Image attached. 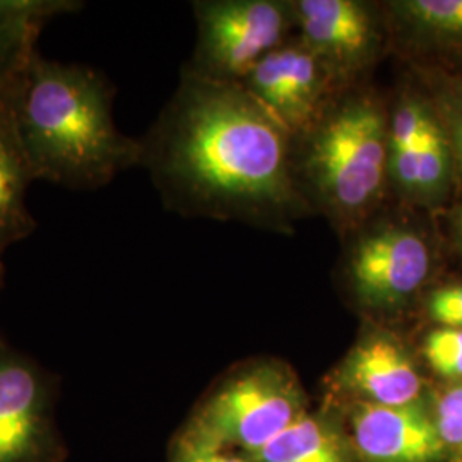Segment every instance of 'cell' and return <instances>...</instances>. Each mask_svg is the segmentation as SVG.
<instances>
[{
	"mask_svg": "<svg viewBox=\"0 0 462 462\" xmlns=\"http://www.w3.org/2000/svg\"><path fill=\"white\" fill-rule=\"evenodd\" d=\"M293 139L242 84L190 69L143 146L170 208L290 231L312 211L298 179Z\"/></svg>",
	"mask_w": 462,
	"mask_h": 462,
	"instance_id": "cell-1",
	"label": "cell"
},
{
	"mask_svg": "<svg viewBox=\"0 0 462 462\" xmlns=\"http://www.w3.org/2000/svg\"><path fill=\"white\" fill-rule=\"evenodd\" d=\"M5 103L33 180L98 189L143 158L141 143L116 129L112 89L89 67L49 60L34 50Z\"/></svg>",
	"mask_w": 462,
	"mask_h": 462,
	"instance_id": "cell-2",
	"label": "cell"
},
{
	"mask_svg": "<svg viewBox=\"0 0 462 462\" xmlns=\"http://www.w3.org/2000/svg\"><path fill=\"white\" fill-rule=\"evenodd\" d=\"M298 179L336 228H364L391 189L389 108L372 89L351 88L300 141Z\"/></svg>",
	"mask_w": 462,
	"mask_h": 462,
	"instance_id": "cell-3",
	"label": "cell"
},
{
	"mask_svg": "<svg viewBox=\"0 0 462 462\" xmlns=\"http://www.w3.org/2000/svg\"><path fill=\"white\" fill-rule=\"evenodd\" d=\"M305 411L297 375L280 362H257L225 380L200 406L185 437L254 454Z\"/></svg>",
	"mask_w": 462,
	"mask_h": 462,
	"instance_id": "cell-4",
	"label": "cell"
},
{
	"mask_svg": "<svg viewBox=\"0 0 462 462\" xmlns=\"http://www.w3.org/2000/svg\"><path fill=\"white\" fill-rule=\"evenodd\" d=\"M194 13L198 43L189 69L219 83H244L295 28L291 2L281 0H202Z\"/></svg>",
	"mask_w": 462,
	"mask_h": 462,
	"instance_id": "cell-5",
	"label": "cell"
},
{
	"mask_svg": "<svg viewBox=\"0 0 462 462\" xmlns=\"http://www.w3.org/2000/svg\"><path fill=\"white\" fill-rule=\"evenodd\" d=\"M433 254L427 236L401 221L364 226L351 245L346 278L356 301L372 312H394L427 284Z\"/></svg>",
	"mask_w": 462,
	"mask_h": 462,
	"instance_id": "cell-6",
	"label": "cell"
},
{
	"mask_svg": "<svg viewBox=\"0 0 462 462\" xmlns=\"http://www.w3.org/2000/svg\"><path fill=\"white\" fill-rule=\"evenodd\" d=\"M456 180L446 129L429 97L413 88L389 108V183L413 204L437 206Z\"/></svg>",
	"mask_w": 462,
	"mask_h": 462,
	"instance_id": "cell-7",
	"label": "cell"
},
{
	"mask_svg": "<svg viewBox=\"0 0 462 462\" xmlns=\"http://www.w3.org/2000/svg\"><path fill=\"white\" fill-rule=\"evenodd\" d=\"M242 86L293 143L314 131L347 89L298 36L271 51Z\"/></svg>",
	"mask_w": 462,
	"mask_h": 462,
	"instance_id": "cell-8",
	"label": "cell"
},
{
	"mask_svg": "<svg viewBox=\"0 0 462 462\" xmlns=\"http://www.w3.org/2000/svg\"><path fill=\"white\" fill-rule=\"evenodd\" d=\"M298 38L314 50L346 89L377 64L387 47L383 9L362 0L291 2Z\"/></svg>",
	"mask_w": 462,
	"mask_h": 462,
	"instance_id": "cell-9",
	"label": "cell"
},
{
	"mask_svg": "<svg viewBox=\"0 0 462 462\" xmlns=\"http://www.w3.org/2000/svg\"><path fill=\"white\" fill-rule=\"evenodd\" d=\"M337 387L356 402L410 406L421 401L423 382L410 351L393 332L366 330L336 372Z\"/></svg>",
	"mask_w": 462,
	"mask_h": 462,
	"instance_id": "cell-10",
	"label": "cell"
},
{
	"mask_svg": "<svg viewBox=\"0 0 462 462\" xmlns=\"http://www.w3.org/2000/svg\"><path fill=\"white\" fill-rule=\"evenodd\" d=\"M349 418V442L360 462H439L447 454L421 401L410 406L356 402Z\"/></svg>",
	"mask_w": 462,
	"mask_h": 462,
	"instance_id": "cell-11",
	"label": "cell"
},
{
	"mask_svg": "<svg viewBox=\"0 0 462 462\" xmlns=\"http://www.w3.org/2000/svg\"><path fill=\"white\" fill-rule=\"evenodd\" d=\"M47 439V391L40 372L0 347V462L40 461Z\"/></svg>",
	"mask_w": 462,
	"mask_h": 462,
	"instance_id": "cell-12",
	"label": "cell"
},
{
	"mask_svg": "<svg viewBox=\"0 0 462 462\" xmlns=\"http://www.w3.org/2000/svg\"><path fill=\"white\" fill-rule=\"evenodd\" d=\"M383 13L397 49L413 57H462V0H394Z\"/></svg>",
	"mask_w": 462,
	"mask_h": 462,
	"instance_id": "cell-13",
	"label": "cell"
},
{
	"mask_svg": "<svg viewBox=\"0 0 462 462\" xmlns=\"http://www.w3.org/2000/svg\"><path fill=\"white\" fill-rule=\"evenodd\" d=\"M5 97L0 99V254L34 230V219L26 206L33 177L17 144Z\"/></svg>",
	"mask_w": 462,
	"mask_h": 462,
	"instance_id": "cell-14",
	"label": "cell"
},
{
	"mask_svg": "<svg viewBox=\"0 0 462 462\" xmlns=\"http://www.w3.org/2000/svg\"><path fill=\"white\" fill-rule=\"evenodd\" d=\"M252 462H355L351 442L314 414L305 413L263 448L248 454Z\"/></svg>",
	"mask_w": 462,
	"mask_h": 462,
	"instance_id": "cell-15",
	"label": "cell"
},
{
	"mask_svg": "<svg viewBox=\"0 0 462 462\" xmlns=\"http://www.w3.org/2000/svg\"><path fill=\"white\" fill-rule=\"evenodd\" d=\"M430 88V101L446 129L456 179L462 182V78L447 76L439 70H425Z\"/></svg>",
	"mask_w": 462,
	"mask_h": 462,
	"instance_id": "cell-16",
	"label": "cell"
},
{
	"mask_svg": "<svg viewBox=\"0 0 462 462\" xmlns=\"http://www.w3.org/2000/svg\"><path fill=\"white\" fill-rule=\"evenodd\" d=\"M42 24H14L0 28V99L7 95L19 70L34 51Z\"/></svg>",
	"mask_w": 462,
	"mask_h": 462,
	"instance_id": "cell-17",
	"label": "cell"
},
{
	"mask_svg": "<svg viewBox=\"0 0 462 462\" xmlns=\"http://www.w3.org/2000/svg\"><path fill=\"white\" fill-rule=\"evenodd\" d=\"M423 356L437 375L462 382V329L439 328L429 332Z\"/></svg>",
	"mask_w": 462,
	"mask_h": 462,
	"instance_id": "cell-18",
	"label": "cell"
},
{
	"mask_svg": "<svg viewBox=\"0 0 462 462\" xmlns=\"http://www.w3.org/2000/svg\"><path fill=\"white\" fill-rule=\"evenodd\" d=\"M81 9L72 0H0V28L14 24H43L49 17Z\"/></svg>",
	"mask_w": 462,
	"mask_h": 462,
	"instance_id": "cell-19",
	"label": "cell"
},
{
	"mask_svg": "<svg viewBox=\"0 0 462 462\" xmlns=\"http://www.w3.org/2000/svg\"><path fill=\"white\" fill-rule=\"evenodd\" d=\"M433 420L447 454L462 459V382H456L439 397Z\"/></svg>",
	"mask_w": 462,
	"mask_h": 462,
	"instance_id": "cell-20",
	"label": "cell"
},
{
	"mask_svg": "<svg viewBox=\"0 0 462 462\" xmlns=\"http://www.w3.org/2000/svg\"><path fill=\"white\" fill-rule=\"evenodd\" d=\"M427 314L440 328L462 329V284L433 290L427 298Z\"/></svg>",
	"mask_w": 462,
	"mask_h": 462,
	"instance_id": "cell-21",
	"label": "cell"
},
{
	"mask_svg": "<svg viewBox=\"0 0 462 462\" xmlns=\"http://www.w3.org/2000/svg\"><path fill=\"white\" fill-rule=\"evenodd\" d=\"M175 462H247L228 448L208 446L182 435L175 447Z\"/></svg>",
	"mask_w": 462,
	"mask_h": 462,
	"instance_id": "cell-22",
	"label": "cell"
},
{
	"mask_svg": "<svg viewBox=\"0 0 462 462\" xmlns=\"http://www.w3.org/2000/svg\"><path fill=\"white\" fill-rule=\"evenodd\" d=\"M452 233H454V242L462 254V204L452 215Z\"/></svg>",
	"mask_w": 462,
	"mask_h": 462,
	"instance_id": "cell-23",
	"label": "cell"
},
{
	"mask_svg": "<svg viewBox=\"0 0 462 462\" xmlns=\"http://www.w3.org/2000/svg\"><path fill=\"white\" fill-rule=\"evenodd\" d=\"M0 273H2V264H0Z\"/></svg>",
	"mask_w": 462,
	"mask_h": 462,
	"instance_id": "cell-24",
	"label": "cell"
}]
</instances>
